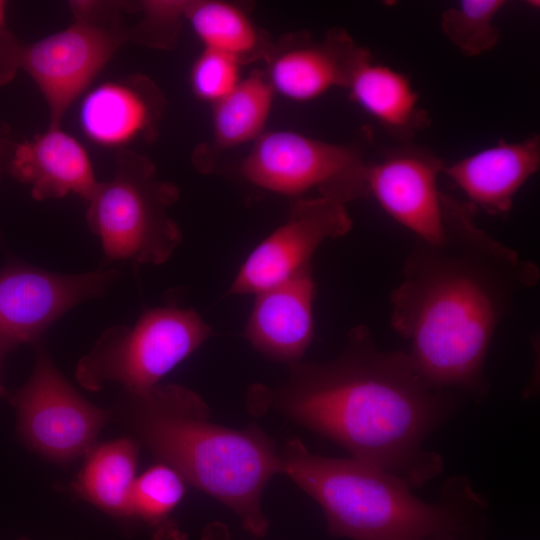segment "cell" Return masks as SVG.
I'll list each match as a JSON object with an SVG mask.
<instances>
[{
    "instance_id": "obj_1",
    "label": "cell",
    "mask_w": 540,
    "mask_h": 540,
    "mask_svg": "<svg viewBox=\"0 0 540 540\" xmlns=\"http://www.w3.org/2000/svg\"><path fill=\"white\" fill-rule=\"evenodd\" d=\"M441 205L440 238H416L391 292V327L429 384L481 400L497 328L520 294L538 284L540 270L483 230L466 200L441 192Z\"/></svg>"
},
{
    "instance_id": "obj_2",
    "label": "cell",
    "mask_w": 540,
    "mask_h": 540,
    "mask_svg": "<svg viewBox=\"0 0 540 540\" xmlns=\"http://www.w3.org/2000/svg\"><path fill=\"white\" fill-rule=\"evenodd\" d=\"M288 367L286 381L269 392L272 408L412 489L443 471L425 441L454 414L461 394L429 384L406 351L380 349L361 324L334 359Z\"/></svg>"
},
{
    "instance_id": "obj_3",
    "label": "cell",
    "mask_w": 540,
    "mask_h": 540,
    "mask_svg": "<svg viewBox=\"0 0 540 540\" xmlns=\"http://www.w3.org/2000/svg\"><path fill=\"white\" fill-rule=\"evenodd\" d=\"M288 476L321 507L334 537L351 540H483L487 504L463 476L438 501L415 496L400 478L364 461L314 454L297 438L279 451Z\"/></svg>"
},
{
    "instance_id": "obj_4",
    "label": "cell",
    "mask_w": 540,
    "mask_h": 540,
    "mask_svg": "<svg viewBox=\"0 0 540 540\" xmlns=\"http://www.w3.org/2000/svg\"><path fill=\"white\" fill-rule=\"evenodd\" d=\"M126 394V422L152 454L231 509L250 534L265 535L261 497L280 474L272 439L256 425L234 429L210 421L205 401L179 384Z\"/></svg>"
},
{
    "instance_id": "obj_5",
    "label": "cell",
    "mask_w": 540,
    "mask_h": 540,
    "mask_svg": "<svg viewBox=\"0 0 540 540\" xmlns=\"http://www.w3.org/2000/svg\"><path fill=\"white\" fill-rule=\"evenodd\" d=\"M178 196V188L161 180L147 157L117 151L113 177L99 182L87 201L86 220L106 262H166L182 240L181 229L168 215Z\"/></svg>"
},
{
    "instance_id": "obj_6",
    "label": "cell",
    "mask_w": 540,
    "mask_h": 540,
    "mask_svg": "<svg viewBox=\"0 0 540 540\" xmlns=\"http://www.w3.org/2000/svg\"><path fill=\"white\" fill-rule=\"evenodd\" d=\"M212 335L193 309L175 304L146 310L132 326L107 329L78 363L81 386L97 391L107 382L126 393L150 390Z\"/></svg>"
},
{
    "instance_id": "obj_7",
    "label": "cell",
    "mask_w": 540,
    "mask_h": 540,
    "mask_svg": "<svg viewBox=\"0 0 540 540\" xmlns=\"http://www.w3.org/2000/svg\"><path fill=\"white\" fill-rule=\"evenodd\" d=\"M71 6L70 25L24 45L21 55V69L46 101L50 126H61L67 110L131 38V29L125 26L116 5L75 2Z\"/></svg>"
},
{
    "instance_id": "obj_8",
    "label": "cell",
    "mask_w": 540,
    "mask_h": 540,
    "mask_svg": "<svg viewBox=\"0 0 540 540\" xmlns=\"http://www.w3.org/2000/svg\"><path fill=\"white\" fill-rule=\"evenodd\" d=\"M361 145L335 144L289 130L262 133L240 165L253 185L294 196L310 190L348 202L369 196Z\"/></svg>"
},
{
    "instance_id": "obj_9",
    "label": "cell",
    "mask_w": 540,
    "mask_h": 540,
    "mask_svg": "<svg viewBox=\"0 0 540 540\" xmlns=\"http://www.w3.org/2000/svg\"><path fill=\"white\" fill-rule=\"evenodd\" d=\"M26 444L60 463L87 454L109 413L83 398L41 348L28 381L12 396Z\"/></svg>"
},
{
    "instance_id": "obj_10",
    "label": "cell",
    "mask_w": 540,
    "mask_h": 540,
    "mask_svg": "<svg viewBox=\"0 0 540 540\" xmlns=\"http://www.w3.org/2000/svg\"><path fill=\"white\" fill-rule=\"evenodd\" d=\"M118 277L114 269L63 275L23 264L0 270V355L35 344L76 305L96 298Z\"/></svg>"
},
{
    "instance_id": "obj_11",
    "label": "cell",
    "mask_w": 540,
    "mask_h": 540,
    "mask_svg": "<svg viewBox=\"0 0 540 540\" xmlns=\"http://www.w3.org/2000/svg\"><path fill=\"white\" fill-rule=\"evenodd\" d=\"M353 226L346 204L318 195L297 198L287 220L267 236L241 265L230 294H257L311 265L327 239L346 235Z\"/></svg>"
},
{
    "instance_id": "obj_12",
    "label": "cell",
    "mask_w": 540,
    "mask_h": 540,
    "mask_svg": "<svg viewBox=\"0 0 540 540\" xmlns=\"http://www.w3.org/2000/svg\"><path fill=\"white\" fill-rule=\"evenodd\" d=\"M444 162L412 143L387 150L368 163L367 183L382 209L416 238L436 241L442 233L441 191L437 179Z\"/></svg>"
},
{
    "instance_id": "obj_13",
    "label": "cell",
    "mask_w": 540,
    "mask_h": 540,
    "mask_svg": "<svg viewBox=\"0 0 540 540\" xmlns=\"http://www.w3.org/2000/svg\"><path fill=\"white\" fill-rule=\"evenodd\" d=\"M371 57L344 29L332 28L319 41L299 33L271 44L265 73L275 93L304 102L335 87L347 88L355 69Z\"/></svg>"
},
{
    "instance_id": "obj_14",
    "label": "cell",
    "mask_w": 540,
    "mask_h": 540,
    "mask_svg": "<svg viewBox=\"0 0 540 540\" xmlns=\"http://www.w3.org/2000/svg\"><path fill=\"white\" fill-rule=\"evenodd\" d=\"M164 109L162 91L149 77L137 74L90 87L81 97L78 121L90 141L120 151L154 139Z\"/></svg>"
},
{
    "instance_id": "obj_15",
    "label": "cell",
    "mask_w": 540,
    "mask_h": 540,
    "mask_svg": "<svg viewBox=\"0 0 540 540\" xmlns=\"http://www.w3.org/2000/svg\"><path fill=\"white\" fill-rule=\"evenodd\" d=\"M255 295L245 338L271 360L288 365L300 362L313 337L312 266Z\"/></svg>"
},
{
    "instance_id": "obj_16",
    "label": "cell",
    "mask_w": 540,
    "mask_h": 540,
    "mask_svg": "<svg viewBox=\"0 0 540 540\" xmlns=\"http://www.w3.org/2000/svg\"><path fill=\"white\" fill-rule=\"evenodd\" d=\"M6 169L29 185L38 201L69 194L88 201L99 184L87 151L61 126L49 125L43 133L14 145Z\"/></svg>"
},
{
    "instance_id": "obj_17",
    "label": "cell",
    "mask_w": 540,
    "mask_h": 540,
    "mask_svg": "<svg viewBox=\"0 0 540 540\" xmlns=\"http://www.w3.org/2000/svg\"><path fill=\"white\" fill-rule=\"evenodd\" d=\"M540 165V138L533 135L519 142L500 140L497 144L444 163L445 174L478 211L505 216L520 188Z\"/></svg>"
},
{
    "instance_id": "obj_18",
    "label": "cell",
    "mask_w": 540,
    "mask_h": 540,
    "mask_svg": "<svg viewBox=\"0 0 540 540\" xmlns=\"http://www.w3.org/2000/svg\"><path fill=\"white\" fill-rule=\"evenodd\" d=\"M346 89L351 99L401 144L411 143L430 124L409 78L388 66L374 64L372 57L355 69Z\"/></svg>"
},
{
    "instance_id": "obj_19",
    "label": "cell",
    "mask_w": 540,
    "mask_h": 540,
    "mask_svg": "<svg viewBox=\"0 0 540 540\" xmlns=\"http://www.w3.org/2000/svg\"><path fill=\"white\" fill-rule=\"evenodd\" d=\"M72 483L75 494L118 518H131L130 501L139 456V444L122 437L95 445Z\"/></svg>"
},
{
    "instance_id": "obj_20",
    "label": "cell",
    "mask_w": 540,
    "mask_h": 540,
    "mask_svg": "<svg viewBox=\"0 0 540 540\" xmlns=\"http://www.w3.org/2000/svg\"><path fill=\"white\" fill-rule=\"evenodd\" d=\"M187 19L204 48L235 57L242 65L265 58L271 43L238 5L217 0L188 1Z\"/></svg>"
},
{
    "instance_id": "obj_21",
    "label": "cell",
    "mask_w": 540,
    "mask_h": 540,
    "mask_svg": "<svg viewBox=\"0 0 540 540\" xmlns=\"http://www.w3.org/2000/svg\"><path fill=\"white\" fill-rule=\"evenodd\" d=\"M274 94L265 71L253 70L213 104L212 126L217 146L231 148L255 141L264 133Z\"/></svg>"
},
{
    "instance_id": "obj_22",
    "label": "cell",
    "mask_w": 540,
    "mask_h": 540,
    "mask_svg": "<svg viewBox=\"0 0 540 540\" xmlns=\"http://www.w3.org/2000/svg\"><path fill=\"white\" fill-rule=\"evenodd\" d=\"M186 481L171 466L159 462L136 477L131 494L130 515L155 530L157 538H167L173 530L166 526L170 514L181 502Z\"/></svg>"
},
{
    "instance_id": "obj_23",
    "label": "cell",
    "mask_w": 540,
    "mask_h": 540,
    "mask_svg": "<svg viewBox=\"0 0 540 540\" xmlns=\"http://www.w3.org/2000/svg\"><path fill=\"white\" fill-rule=\"evenodd\" d=\"M504 0H462L441 15V29L463 54L477 56L494 49L500 38L493 19Z\"/></svg>"
},
{
    "instance_id": "obj_24",
    "label": "cell",
    "mask_w": 540,
    "mask_h": 540,
    "mask_svg": "<svg viewBox=\"0 0 540 540\" xmlns=\"http://www.w3.org/2000/svg\"><path fill=\"white\" fill-rule=\"evenodd\" d=\"M242 64L226 53L204 48L190 71V86L197 98L212 105L228 95L242 79Z\"/></svg>"
},
{
    "instance_id": "obj_25",
    "label": "cell",
    "mask_w": 540,
    "mask_h": 540,
    "mask_svg": "<svg viewBox=\"0 0 540 540\" xmlns=\"http://www.w3.org/2000/svg\"><path fill=\"white\" fill-rule=\"evenodd\" d=\"M188 1H146L142 3L144 17L131 29V38L147 45L166 48L175 38L185 19Z\"/></svg>"
},
{
    "instance_id": "obj_26",
    "label": "cell",
    "mask_w": 540,
    "mask_h": 540,
    "mask_svg": "<svg viewBox=\"0 0 540 540\" xmlns=\"http://www.w3.org/2000/svg\"><path fill=\"white\" fill-rule=\"evenodd\" d=\"M7 2L0 0V86L9 83L21 69L24 44L7 26Z\"/></svg>"
},
{
    "instance_id": "obj_27",
    "label": "cell",
    "mask_w": 540,
    "mask_h": 540,
    "mask_svg": "<svg viewBox=\"0 0 540 540\" xmlns=\"http://www.w3.org/2000/svg\"><path fill=\"white\" fill-rule=\"evenodd\" d=\"M5 139H3L1 136H0V159L1 157L5 154V155H9L11 150H12V147L10 149H7V146H6V143L4 141Z\"/></svg>"
},
{
    "instance_id": "obj_28",
    "label": "cell",
    "mask_w": 540,
    "mask_h": 540,
    "mask_svg": "<svg viewBox=\"0 0 540 540\" xmlns=\"http://www.w3.org/2000/svg\"><path fill=\"white\" fill-rule=\"evenodd\" d=\"M2 357H3V356L0 355V366H1V359H2ZM6 394H7V393H6V390H5V388L2 386L1 381H0V396H6Z\"/></svg>"
}]
</instances>
